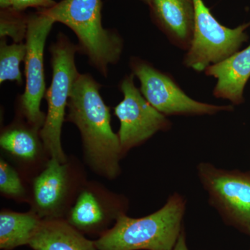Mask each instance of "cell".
<instances>
[{"label":"cell","instance_id":"cell-1","mask_svg":"<svg viewBox=\"0 0 250 250\" xmlns=\"http://www.w3.org/2000/svg\"><path fill=\"white\" fill-rule=\"evenodd\" d=\"M101 85L88 74H80L67 103V121L82 136L85 159L97 174L106 179L121 174L120 161L125 155L118 134L111 125L109 108L100 95Z\"/></svg>","mask_w":250,"mask_h":250},{"label":"cell","instance_id":"cell-2","mask_svg":"<svg viewBox=\"0 0 250 250\" xmlns=\"http://www.w3.org/2000/svg\"><path fill=\"white\" fill-rule=\"evenodd\" d=\"M187 200L180 194L169 197L152 214L140 218L120 215L114 226L95 241L98 250H172L182 229Z\"/></svg>","mask_w":250,"mask_h":250},{"label":"cell","instance_id":"cell-3","mask_svg":"<svg viewBox=\"0 0 250 250\" xmlns=\"http://www.w3.org/2000/svg\"><path fill=\"white\" fill-rule=\"evenodd\" d=\"M103 6L102 0H62L39 11L70 28L78 39L80 51L88 57L92 66L106 77L108 65L121 58L123 40L116 31L104 28Z\"/></svg>","mask_w":250,"mask_h":250},{"label":"cell","instance_id":"cell-4","mask_svg":"<svg viewBox=\"0 0 250 250\" xmlns=\"http://www.w3.org/2000/svg\"><path fill=\"white\" fill-rule=\"evenodd\" d=\"M49 51L52 55V80L45 95L47 114L40 136L44 150L50 157L65 163L66 156L62 146V126L72 86L80 75L75 64V53L80 48L60 33Z\"/></svg>","mask_w":250,"mask_h":250},{"label":"cell","instance_id":"cell-5","mask_svg":"<svg viewBox=\"0 0 250 250\" xmlns=\"http://www.w3.org/2000/svg\"><path fill=\"white\" fill-rule=\"evenodd\" d=\"M208 202L225 223L250 236V170H227L208 162L197 167Z\"/></svg>","mask_w":250,"mask_h":250},{"label":"cell","instance_id":"cell-6","mask_svg":"<svg viewBox=\"0 0 250 250\" xmlns=\"http://www.w3.org/2000/svg\"><path fill=\"white\" fill-rule=\"evenodd\" d=\"M193 1V37L183 64L188 68L201 72L238 52L248 40L246 30L250 27V22L234 29L225 27L217 21L203 0Z\"/></svg>","mask_w":250,"mask_h":250},{"label":"cell","instance_id":"cell-7","mask_svg":"<svg viewBox=\"0 0 250 250\" xmlns=\"http://www.w3.org/2000/svg\"><path fill=\"white\" fill-rule=\"evenodd\" d=\"M130 67L140 81V90L144 98L166 116L214 115L233 110L232 105L218 106L190 98L170 75L158 70L142 59L131 58Z\"/></svg>","mask_w":250,"mask_h":250},{"label":"cell","instance_id":"cell-8","mask_svg":"<svg viewBox=\"0 0 250 250\" xmlns=\"http://www.w3.org/2000/svg\"><path fill=\"white\" fill-rule=\"evenodd\" d=\"M55 23L41 11L29 15L26 47V87L21 97V111L27 122L36 129L43 126L46 116L41 110V103L46 93L44 73V50L47 36Z\"/></svg>","mask_w":250,"mask_h":250},{"label":"cell","instance_id":"cell-9","mask_svg":"<svg viewBox=\"0 0 250 250\" xmlns=\"http://www.w3.org/2000/svg\"><path fill=\"white\" fill-rule=\"evenodd\" d=\"M134 74L120 84L123 100L114 108L120 121L118 135L124 154L142 145L159 131H168L172 123L150 104L134 84Z\"/></svg>","mask_w":250,"mask_h":250},{"label":"cell","instance_id":"cell-10","mask_svg":"<svg viewBox=\"0 0 250 250\" xmlns=\"http://www.w3.org/2000/svg\"><path fill=\"white\" fill-rule=\"evenodd\" d=\"M128 200L97 183L82 184L67 212L66 221L78 231H93L126 213Z\"/></svg>","mask_w":250,"mask_h":250},{"label":"cell","instance_id":"cell-11","mask_svg":"<svg viewBox=\"0 0 250 250\" xmlns=\"http://www.w3.org/2000/svg\"><path fill=\"white\" fill-rule=\"evenodd\" d=\"M70 165L50 158L33 183V211L43 219L62 218L74 185Z\"/></svg>","mask_w":250,"mask_h":250},{"label":"cell","instance_id":"cell-12","mask_svg":"<svg viewBox=\"0 0 250 250\" xmlns=\"http://www.w3.org/2000/svg\"><path fill=\"white\" fill-rule=\"evenodd\" d=\"M153 22L176 47L188 50L193 37V0H152L149 6Z\"/></svg>","mask_w":250,"mask_h":250},{"label":"cell","instance_id":"cell-13","mask_svg":"<svg viewBox=\"0 0 250 250\" xmlns=\"http://www.w3.org/2000/svg\"><path fill=\"white\" fill-rule=\"evenodd\" d=\"M206 75L216 79L213 94L216 98L231 102L233 105L244 103L245 87L250 78V45L238 51L205 70Z\"/></svg>","mask_w":250,"mask_h":250},{"label":"cell","instance_id":"cell-14","mask_svg":"<svg viewBox=\"0 0 250 250\" xmlns=\"http://www.w3.org/2000/svg\"><path fill=\"white\" fill-rule=\"evenodd\" d=\"M29 246L34 250H95V242L62 218L43 219Z\"/></svg>","mask_w":250,"mask_h":250},{"label":"cell","instance_id":"cell-15","mask_svg":"<svg viewBox=\"0 0 250 250\" xmlns=\"http://www.w3.org/2000/svg\"><path fill=\"white\" fill-rule=\"evenodd\" d=\"M41 220L33 210L23 213L2 210L0 213V248L10 250L29 245Z\"/></svg>","mask_w":250,"mask_h":250},{"label":"cell","instance_id":"cell-16","mask_svg":"<svg viewBox=\"0 0 250 250\" xmlns=\"http://www.w3.org/2000/svg\"><path fill=\"white\" fill-rule=\"evenodd\" d=\"M1 148L21 161H34L44 149L40 130L27 124L16 123L5 129L0 136Z\"/></svg>","mask_w":250,"mask_h":250},{"label":"cell","instance_id":"cell-17","mask_svg":"<svg viewBox=\"0 0 250 250\" xmlns=\"http://www.w3.org/2000/svg\"><path fill=\"white\" fill-rule=\"evenodd\" d=\"M0 44V83L6 81L16 82L22 84L21 62L25 60L27 47L24 42L7 45L5 39H1Z\"/></svg>","mask_w":250,"mask_h":250},{"label":"cell","instance_id":"cell-18","mask_svg":"<svg viewBox=\"0 0 250 250\" xmlns=\"http://www.w3.org/2000/svg\"><path fill=\"white\" fill-rule=\"evenodd\" d=\"M29 15L14 8L1 9L0 11V37L11 38L14 42H22L27 36Z\"/></svg>","mask_w":250,"mask_h":250},{"label":"cell","instance_id":"cell-19","mask_svg":"<svg viewBox=\"0 0 250 250\" xmlns=\"http://www.w3.org/2000/svg\"><path fill=\"white\" fill-rule=\"evenodd\" d=\"M0 191L13 198L25 196V189L19 174L2 159L0 160Z\"/></svg>","mask_w":250,"mask_h":250},{"label":"cell","instance_id":"cell-20","mask_svg":"<svg viewBox=\"0 0 250 250\" xmlns=\"http://www.w3.org/2000/svg\"><path fill=\"white\" fill-rule=\"evenodd\" d=\"M11 2L12 8L22 12L28 8H36L39 10L49 9L57 4L54 0H11Z\"/></svg>","mask_w":250,"mask_h":250},{"label":"cell","instance_id":"cell-21","mask_svg":"<svg viewBox=\"0 0 250 250\" xmlns=\"http://www.w3.org/2000/svg\"><path fill=\"white\" fill-rule=\"evenodd\" d=\"M172 250H189L187 246V238H186L184 228L182 229L180 235H179L178 240H177V243H176L175 246H174Z\"/></svg>","mask_w":250,"mask_h":250},{"label":"cell","instance_id":"cell-22","mask_svg":"<svg viewBox=\"0 0 250 250\" xmlns=\"http://www.w3.org/2000/svg\"><path fill=\"white\" fill-rule=\"evenodd\" d=\"M0 7H1V9L12 7L11 0H0Z\"/></svg>","mask_w":250,"mask_h":250},{"label":"cell","instance_id":"cell-23","mask_svg":"<svg viewBox=\"0 0 250 250\" xmlns=\"http://www.w3.org/2000/svg\"><path fill=\"white\" fill-rule=\"evenodd\" d=\"M140 1H143V2L145 3V4L149 6V5L151 4V1H152V0H140Z\"/></svg>","mask_w":250,"mask_h":250},{"label":"cell","instance_id":"cell-24","mask_svg":"<svg viewBox=\"0 0 250 250\" xmlns=\"http://www.w3.org/2000/svg\"></svg>","mask_w":250,"mask_h":250}]
</instances>
